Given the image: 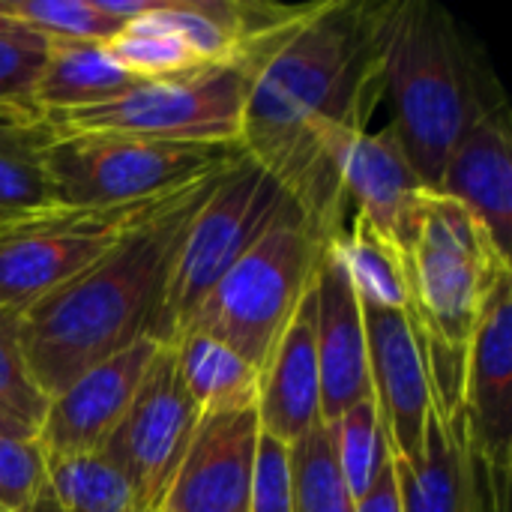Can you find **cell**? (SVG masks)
Masks as SVG:
<instances>
[{
    "mask_svg": "<svg viewBox=\"0 0 512 512\" xmlns=\"http://www.w3.org/2000/svg\"><path fill=\"white\" fill-rule=\"evenodd\" d=\"M378 81V3L321 0L252 69L240 150L261 162L330 240L348 198L333 165L342 135L366 129Z\"/></svg>",
    "mask_w": 512,
    "mask_h": 512,
    "instance_id": "1",
    "label": "cell"
},
{
    "mask_svg": "<svg viewBox=\"0 0 512 512\" xmlns=\"http://www.w3.org/2000/svg\"><path fill=\"white\" fill-rule=\"evenodd\" d=\"M228 162L174 189L87 270L18 312L30 375L51 399L141 339L168 345L165 294L183 231Z\"/></svg>",
    "mask_w": 512,
    "mask_h": 512,
    "instance_id": "2",
    "label": "cell"
},
{
    "mask_svg": "<svg viewBox=\"0 0 512 512\" xmlns=\"http://www.w3.org/2000/svg\"><path fill=\"white\" fill-rule=\"evenodd\" d=\"M378 81L393 102V132L423 180L435 189L465 129L489 108L486 75L459 24L429 0L378 3Z\"/></svg>",
    "mask_w": 512,
    "mask_h": 512,
    "instance_id": "3",
    "label": "cell"
},
{
    "mask_svg": "<svg viewBox=\"0 0 512 512\" xmlns=\"http://www.w3.org/2000/svg\"><path fill=\"white\" fill-rule=\"evenodd\" d=\"M327 237L297 207L279 219L204 297L180 330L225 342L258 372L318 273Z\"/></svg>",
    "mask_w": 512,
    "mask_h": 512,
    "instance_id": "4",
    "label": "cell"
},
{
    "mask_svg": "<svg viewBox=\"0 0 512 512\" xmlns=\"http://www.w3.org/2000/svg\"><path fill=\"white\" fill-rule=\"evenodd\" d=\"M402 261L411 315L423 342L468 351L492 288L501 276L512 273L510 258L498 252L489 231L468 207L438 189H426L414 240Z\"/></svg>",
    "mask_w": 512,
    "mask_h": 512,
    "instance_id": "5",
    "label": "cell"
},
{
    "mask_svg": "<svg viewBox=\"0 0 512 512\" xmlns=\"http://www.w3.org/2000/svg\"><path fill=\"white\" fill-rule=\"evenodd\" d=\"M237 150L48 126L36 159L57 207H120L174 192L219 168Z\"/></svg>",
    "mask_w": 512,
    "mask_h": 512,
    "instance_id": "6",
    "label": "cell"
},
{
    "mask_svg": "<svg viewBox=\"0 0 512 512\" xmlns=\"http://www.w3.org/2000/svg\"><path fill=\"white\" fill-rule=\"evenodd\" d=\"M291 210L288 189L246 150H237L189 219L165 294L168 342L204 303L213 285Z\"/></svg>",
    "mask_w": 512,
    "mask_h": 512,
    "instance_id": "7",
    "label": "cell"
},
{
    "mask_svg": "<svg viewBox=\"0 0 512 512\" xmlns=\"http://www.w3.org/2000/svg\"><path fill=\"white\" fill-rule=\"evenodd\" d=\"M246 93L249 69L216 63L177 78L138 81L108 102L48 114L45 123L57 132H114L174 144L240 147Z\"/></svg>",
    "mask_w": 512,
    "mask_h": 512,
    "instance_id": "8",
    "label": "cell"
},
{
    "mask_svg": "<svg viewBox=\"0 0 512 512\" xmlns=\"http://www.w3.org/2000/svg\"><path fill=\"white\" fill-rule=\"evenodd\" d=\"M120 207H39L0 213V306L21 312L102 258L165 198Z\"/></svg>",
    "mask_w": 512,
    "mask_h": 512,
    "instance_id": "9",
    "label": "cell"
},
{
    "mask_svg": "<svg viewBox=\"0 0 512 512\" xmlns=\"http://www.w3.org/2000/svg\"><path fill=\"white\" fill-rule=\"evenodd\" d=\"M198 420L201 411L186 393L174 354L165 345L99 456L120 471L144 510L162 512Z\"/></svg>",
    "mask_w": 512,
    "mask_h": 512,
    "instance_id": "10",
    "label": "cell"
},
{
    "mask_svg": "<svg viewBox=\"0 0 512 512\" xmlns=\"http://www.w3.org/2000/svg\"><path fill=\"white\" fill-rule=\"evenodd\" d=\"M363 324L372 402L378 408L390 456L393 462L414 465L423 456L426 420L432 414V387L420 327L411 309L375 306H363Z\"/></svg>",
    "mask_w": 512,
    "mask_h": 512,
    "instance_id": "11",
    "label": "cell"
},
{
    "mask_svg": "<svg viewBox=\"0 0 512 512\" xmlns=\"http://www.w3.org/2000/svg\"><path fill=\"white\" fill-rule=\"evenodd\" d=\"M165 345L141 339L126 351L90 366L48 399L36 441L48 459L99 453L123 414L129 411L141 381Z\"/></svg>",
    "mask_w": 512,
    "mask_h": 512,
    "instance_id": "12",
    "label": "cell"
},
{
    "mask_svg": "<svg viewBox=\"0 0 512 512\" xmlns=\"http://www.w3.org/2000/svg\"><path fill=\"white\" fill-rule=\"evenodd\" d=\"M462 426L477 459L512 468V273L492 288L468 342Z\"/></svg>",
    "mask_w": 512,
    "mask_h": 512,
    "instance_id": "13",
    "label": "cell"
},
{
    "mask_svg": "<svg viewBox=\"0 0 512 512\" xmlns=\"http://www.w3.org/2000/svg\"><path fill=\"white\" fill-rule=\"evenodd\" d=\"M333 165L348 207H357V219L405 255L426 186L411 168L393 126L387 123L375 132L366 126L342 135L333 147Z\"/></svg>",
    "mask_w": 512,
    "mask_h": 512,
    "instance_id": "14",
    "label": "cell"
},
{
    "mask_svg": "<svg viewBox=\"0 0 512 512\" xmlns=\"http://www.w3.org/2000/svg\"><path fill=\"white\" fill-rule=\"evenodd\" d=\"M402 512H507L510 471L477 459L468 447L462 414L426 420L423 456L414 465L393 462Z\"/></svg>",
    "mask_w": 512,
    "mask_h": 512,
    "instance_id": "15",
    "label": "cell"
},
{
    "mask_svg": "<svg viewBox=\"0 0 512 512\" xmlns=\"http://www.w3.org/2000/svg\"><path fill=\"white\" fill-rule=\"evenodd\" d=\"M258 411L201 414L162 512H249Z\"/></svg>",
    "mask_w": 512,
    "mask_h": 512,
    "instance_id": "16",
    "label": "cell"
},
{
    "mask_svg": "<svg viewBox=\"0 0 512 512\" xmlns=\"http://www.w3.org/2000/svg\"><path fill=\"white\" fill-rule=\"evenodd\" d=\"M315 348L321 369V420L333 423L354 405L372 399L369 345L360 297L345 267L324 249L312 279Z\"/></svg>",
    "mask_w": 512,
    "mask_h": 512,
    "instance_id": "17",
    "label": "cell"
},
{
    "mask_svg": "<svg viewBox=\"0 0 512 512\" xmlns=\"http://www.w3.org/2000/svg\"><path fill=\"white\" fill-rule=\"evenodd\" d=\"M468 207L510 258L512 243V144L504 102L483 111L456 141L435 186Z\"/></svg>",
    "mask_w": 512,
    "mask_h": 512,
    "instance_id": "18",
    "label": "cell"
},
{
    "mask_svg": "<svg viewBox=\"0 0 512 512\" xmlns=\"http://www.w3.org/2000/svg\"><path fill=\"white\" fill-rule=\"evenodd\" d=\"M258 426L264 435L294 444L321 423V369L315 348V297L306 291L291 324L258 372Z\"/></svg>",
    "mask_w": 512,
    "mask_h": 512,
    "instance_id": "19",
    "label": "cell"
},
{
    "mask_svg": "<svg viewBox=\"0 0 512 512\" xmlns=\"http://www.w3.org/2000/svg\"><path fill=\"white\" fill-rule=\"evenodd\" d=\"M138 84L105 48L90 39H57L48 42L42 75L33 87L30 105L48 117L87 105L108 102Z\"/></svg>",
    "mask_w": 512,
    "mask_h": 512,
    "instance_id": "20",
    "label": "cell"
},
{
    "mask_svg": "<svg viewBox=\"0 0 512 512\" xmlns=\"http://www.w3.org/2000/svg\"><path fill=\"white\" fill-rule=\"evenodd\" d=\"M180 381L201 414H228L255 408L258 369L234 354L225 342L201 333L180 330L168 342Z\"/></svg>",
    "mask_w": 512,
    "mask_h": 512,
    "instance_id": "21",
    "label": "cell"
},
{
    "mask_svg": "<svg viewBox=\"0 0 512 512\" xmlns=\"http://www.w3.org/2000/svg\"><path fill=\"white\" fill-rule=\"evenodd\" d=\"M330 255L345 267L363 306L375 309H411V291L402 255L381 240L366 222L354 216L351 228H342L327 240Z\"/></svg>",
    "mask_w": 512,
    "mask_h": 512,
    "instance_id": "22",
    "label": "cell"
},
{
    "mask_svg": "<svg viewBox=\"0 0 512 512\" xmlns=\"http://www.w3.org/2000/svg\"><path fill=\"white\" fill-rule=\"evenodd\" d=\"M45 495L57 512H147L99 453L48 459Z\"/></svg>",
    "mask_w": 512,
    "mask_h": 512,
    "instance_id": "23",
    "label": "cell"
},
{
    "mask_svg": "<svg viewBox=\"0 0 512 512\" xmlns=\"http://www.w3.org/2000/svg\"><path fill=\"white\" fill-rule=\"evenodd\" d=\"M156 3L159 0H153L144 15L123 24L111 39H105L108 54L135 81H162V78H177L204 69L207 63H201L192 54V48L183 42V36L162 21Z\"/></svg>",
    "mask_w": 512,
    "mask_h": 512,
    "instance_id": "24",
    "label": "cell"
},
{
    "mask_svg": "<svg viewBox=\"0 0 512 512\" xmlns=\"http://www.w3.org/2000/svg\"><path fill=\"white\" fill-rule=\"evenodd\" d=\"M294 512H357L342 471L336 465L330 429L321 420L303 438L288 444Z\"/></svg>",
    "mask_w": 512,
    "mask_h": 512,
    "instance_id": "25",
    "label": "cell"
},
{
    "mask_svg": "<svg viewBox=\"0 0 512 512\" xmlns=\"http://www.w3.org/2000/svg\"><path fill=\"white\" fill-rule=\"evenodd\" d=\"M336 465L354 501H360L381 477V471L393 462L384 426L378 420V408L372 399L354 405L339 420L327 423Z\"/></svg>",
    "mask_w": 512,
    "mask_h": 512,
    "instance_id": "26",
    "label": "cell"
},
{
    "mask_svg": "<svg viewBox=\"0 0 512 512\" xmlns=\"http://www.w3.org/2000/svg\"><path fill=\"white\" fill-rule=\"evenodd\" d=\"M0 18L48 39H111L120 24L111 21L96 0H0Z\"/></svg>",
    "mask_w": 512,
    "mask_h": 512,
    "instance_id": "27",
    "label": "cell"
},
{
    "mask_svg": "<svg viewBox=\"0 0 512 512\" xmlns=\"http://www.w3.org/2000/svg\"><path fill=\"white\" fill-rule=\"evenodd\" d=\"M45 408H48V396L39 390L21 351L18 312L0 306V411L36 435Z\"/></svg>",
    "mask_w": 512,
    "mask_h": 512,
    "instance_id": "28",
    "label": "cell"
},
{
    "mask_svg": "<svg viewBox=\"0 0 512 512\" xmlns=\"http://www.w3.org/2000/svg\"><path fill=\"white\" fill-rule=\"evenodd\" d=\"M45 135H48V126L39 135L21 138V141H0V213L54 207L48 183L36 159V147Z\"/></svg>",
    "mask_w": 512,
    "mask_h": 512,
    "instance_id": "29",
    "label": "cell"
},
{
    "mask_svg": "<svg viewBox=\"0 0 512 512\" xmlns=\"http://www.w3.org/2000/svg\"><path fill=\"white\" fill-rule=\"evenodd\" d=\"M48 456L36 438L0 435V512H30L45 495Z\"/></svg>",
    "mask_w": 512,
    "mask_h": 512,
    "instance_id": "30",
    "label": "cell"
},
{
    "mask_svg": "<svg viewBox=\"0 0 512 512\" xmlns=\"http://www.w3.org/2000/svg\"><path fill=\"white\" fill-rule=\"evenodd\" d=\"M48 54V39L12 27L0 33V102L30 105L33 87L42 75Z\"/></svg>",
    "mask_w": 512,
    "mask_h": 512,
    "instance_id": "31",
    "label": "cell"
},
{
    "mask_svg": "<svg viewBox=\"0 0 512 512\" xmlns=\"http://www.w3.org/2000/svg\"><path fill=\"white\" fill-rule=\"evenodd\" d=\"M249 512H294L288 444H282L264 432L258 438V453H255Z\"/></svg>",
    "mask_w": 512,
    "mask_h": 512,
    "instance_id": "32",
    "label": "cell"
},
{
    "mask_svg": "<svg viewBox=\"0 0 512 512\" xmlns=\"http://www.w3.org/2000/svg\"><path fill=\"white\" fill-rule=\"evenodd\" d=\"M45 117L33 105L0 102V141H21L45 129Z\"/></svg>",
    "mask_w": 512,
    "mask_h": 512,
    "instance_id": "33",
    "label": "cell"
},
{
    "mask_svg": "<svg viewBox=\"0 0 512 512\" xmlns=\"http://www.w3.org/2000/svg\"><path fill=\"white\" fill-rule=\"evenodd\" d=\"M357 512H402V495L393 462L381 471L378 483L357 501Z\"/></svg>",
    "mask_w": 512,
    "mask_h": 512,
    "instance_id": "34",
    "label": "cell"
},
{
    "mask_svg": "<svg viewBox=\"0 0 512 512\" xmlns=\"http://www.w3.org/2000/svg\"><path fill=\"white\" fill-rule=\"evenodd\" d=\"M0 435H9V438H36L30 429H24V426H18L15 420H9L3 411H0Z\"/></svg>",
    "mask_w": 512,
    "mask_h": 512,
    "instance_id": "35",
    "label": "cell"
},
{
    "mask_svg": "<svg viewBox=\"0 0 512 512\" xmlns=\"http://www.w3.org/2000/svg\"><path fill=\"white\" fill-rule=\"evenodd\" d=\"M30 512H57V510L51 507L48 495H42V498H39V504H36V507H33V510H30Z\"/></svg>",
    "mask_w": 512,
    "mask_h": 512,
    "instance_id": "36",
    "label": "cell"
},
{
    "mask_svg": "<svg viewBox=\"0 0 512 512\" xmlns=\"http://www.w3.org/2000/svg\"><path fill=\"white\" fill-rule=\"evenodd\" d=\"M12 27H18V24H12V21L0 18V33H6V30H12Z\"/></svg>",
    "mask_w": 512,
    "mask_h": 512,
    "instance_id": "37",
    "label": "cell"
}]
</instances>
